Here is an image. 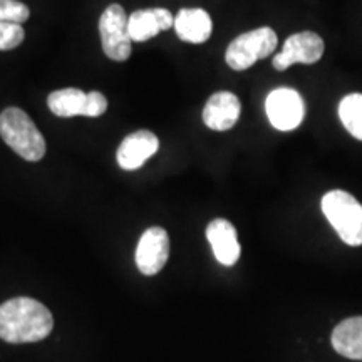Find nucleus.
Returning <instances> with one entry per match:
<instances>
[{
    "instance_id": "obj_6",
    "label": "nucleus",
    "mask_w": 362,
    "mask_h": 362,
    "mask_svg": "<svg viewBox=\"0 0 362 362\" xmlns=\"http://www.w3.org/2000/svg\"><path fill=\"white\" fill-rule=\"evenodd\" d=\"M265 112L275 129L293 131L304 121L305 103L296 89L279 88L267 96Z\"/></svg>"
},
{
    "instance_id": "obj_9",
    "label": "nucleus",
    "mask_w": 362,
    "mask_h": 362,
    "mask_svg": "<svg viewBox=\"0 0 362 362\" xmlns=\"http://www.w3.org/2000/svg\"><path fill=\"white\" fill-rule=\"evenodd\" d=\"M160 149V139L148 129L136 131L123 139L116 153L117 165L126 171L141 168L149 158Z\"/></svg>"
},
{
    "instance_id": "obj_8",
    "label": "nucleus",
    "mask_w": 362,
    "mask_h": 362,
    "mask_svg": "<svg viewBox=\"0 0 362 362\" xmlns=\"http://www.w3.org/2000/svg\"><path fill=\"white\" fill-rule=\"evenodd\" d=\"M170 257V237L161 226H151L139 238L136 265L144 275L160 274Z\"/></svg>"
},
{
    "instance_id": "obj_19",
    "label": "nucleus",
    "mask_w": 362,
    "mask_h": 362,
    "mask_svg": "<svg viewBox=\"0 0 362 362\" xmlns=\"http://www.w3.org/2000/svg\"><path fill=\"white\" fill-rule=\"evenodd\" d=\"M107 110V99L104 94L98 93V90H90L88 93V101H86V117H98L103 116Z\"/></svg>"
},
{
    "instance_id": "obj_12",
    "label": "nucleus",
    "mask_w": 362,
    "mask_h": 362,
    "mask_svg": "<svg viewBox=\"0 0 362 362\" xmlns=\"http://www.w3.org/2000/svg\"><path fill=\"white\" fill-rule=\"evenodd\" d=\"M175 19L166 8H143L128 17V33L133 42H146L161 30H170Z\"/></svg>"
},
{
    "instance_id": "obj_10",
    "label": "nucleus",
    "mask_w": 362,
    "mask_h": 362,
    "mask_svg": "<svg viewBox=\"0 0 362 362\" xmlns=\"http://www.w3.org/2000/svg\"><path fill=\"white\" fill-rule=\"evenodd\" d=\"M242 104L230 90H220L208 99L203 107V123L214 131H228L237 124Z\"/></svg>"
},
{
    "instance_id": "obj_5",
    "label": "nucleus",
    "mask_w": 362,
    "mask_h": 362,
    "mask_svg": "<svg viewBox=\"0 0 362 362\" xmlns=\"http://www.w3.org/2000/svg\"><path fill=\"white\" fill-rule=\"evenodd\" d=\"M103 51L112 61L124 62L133 52V39L128 33V16L119 4H111L99 19Z\"/></svg>"
},
{
    "instance_id": "obj_11",
    "label": "nucleus",
    "mask_w": 362,
    "mask_h": 362,
    "mask_svg": "<svg viewBox=\"0 0 362 362\" xmlns=\"http://www.w3.org/2000/svg\"><path fill=\"white\" fill-rule=\"evenodd\" d=\"M206 238L210 242L211 250H214L215 259L221 265L232 267L240 259V248L237 230L235 226L225 218H216L206 226Z\"/></svg>"
},
{
    "instance_id": "obj_15",
    "label": "nucleus",
    "mask_w": 362,
    "mask_h": 362,
    "mask_svg": "<svg viewBox=\"0 0 362 362\" xmlns=\"http://www.w3.org/2000/svg\"><path fill=\"white\" fill-rule=\"evenodd\" d=\"M86 101H88V93L78 88H66L49 94L47 106L52 115L59 117H74L84 116Z\"/></svg>"
},
{
    "instance_id": "obj_17",
    "label": "nucleus",
    "mask_w": 362,
    "mask_h": 362,
    "mask_svg": "<svg viewBox=\"0 0 362 362\" xmlns=\"http://www.w3.org/2000/svg\"><path fill=\"white\" fill-rule=\"evenodd\" d=\"M25 33L22 24L0 21V51H12L24 42Z\"/></svg>"
},
{
    "instance_id": "obj_2",
    "label": "nucleus",
    "mask_w": 362,
    "mask_h": 362,
    "mask_svg": "<svg viewBox=\"0 0 362 362\" xmlns=\"http://www.w3.org/2000/svg\"><path fill=\"white\" fill-rule=\"evenodd\" d=\"M0 136L25 161H40L45 155L44 136L21 107H7L0 112Z\"/></svg>"
},
{
    "instance_id": "obj_18",
    "label": "nucleus",
    "mask_w": 362,
    "mask_h": 362,
    "mask_svg": "<svg viewBox=\"0 0 362 362\" xmlns=\"http://www.w3.org/2000/svg\"><path fill=\"white\" fill-rule=\"evenodd\" d=\"M30 11L25 4L19 0H0V21L2 22H16V24H24L29 19Z\"/></svg>"
},
{
    "instance_id": "obj_1",
    "label": "nucleus",
    "mask_w": 362,
    "mask_h": 362,
    "mask_svg": "<svg viewBox=\"0 0 362 362\" xmlns=\"http://www.w3.org/2000/svg\"><path fill=\"white\" fill-rule=\"evenodd\" d=\"M54 319L47 307L29 297L0 305V339L12 344L37 342L52 332Z\"/></svg>"
},
{
    "instance_id": "obj_7",
    "label": "nucleus",
    "mask_w": 362,
    "mask_h": 362,
    "mask_svg": "<svg viewBox=\"0 0 362 362\" xmlns=\"http://www.w3.org/2000/svg\"><path fill=\"white\" fill-rule=\"evenodd\" d=\"M324 56V40L315 33H298L285 40L284 49L274 57V67L285 71L293 64H315Z\"/></svg>"
},
{
    "instance_id": "obj_16",
    "label": "nucleus",
    "mask_w": 362,
    "mask_h": 362,
    "mask_svg": "<svg viewBox=\"0 0 362 362\" xmlns=\"http://www.w3.org/2000/svg\"><path fill=\"white\" fill-rule=\"evenodd\" d=\"M339 117L344 128L362 141V94L354 93L346 96L339 104Z\"/></svg>"
},
{
    "instance_id": "obj_14",
    "label": "nucleus",
    "mask_w": 362,
    "mask_h": 362,
    "mask_svg": "<svg viewBox=\"0 0 362 362\" xmlns=\"http://www.w3.org/2000/svg\"><path fill=\"white\" fill-rule=\"evenodd\" d=\"M332 346L347 359L362 361V317L342 320L332 332Z\"/></svg>"
},
{
    "instance_id": "obj_4",
    "label": "nucleus",
    "mask_w": 362,
    "mask_h": 362,
    "mask_svg": "<svg viewBox=\"0 0 362 362\" xmlns=\"http://www.w3.org/2000/svg\"><path fill=\"white\" fill-rule=\"evenodd\" d=\"M277 44L275 30L270 27H260L233 39L225 52V61L233 71H245L260 59L269 57L277 49Z\"/></svg>"
},
{
    "instance_id": "obj_13",
    "label": "nucleus",
    "mask_w": 362,
    "mask_h": 362,
    "mask_svg": "<svg viewBox=\"0 0 362 362\" xmlns=\"http://www.w3.org/2000/svg\"><path fill=\"white\" fill-rule=\"evenodd\" d=\"M175 30L183 42L203 44L214 33V22L203 8H181L175 17Z\"/></svg>"
},
{
    "instance_id": "obj_3",
    "label": "nucleus",
    "mask_w": 362,
    "mask_h": 362,
    "mask_svg": "<svg viewBox=\"0 0 362 362\" xmlns=\"http://www.w3.org/2000/svg\"><path fill=\"white\" fill-rule=\"evenodd\" d=\"M322 211L344 243L362 245V205L344 189H332L322 198Z\"/></svg>"
}]
</instances>
